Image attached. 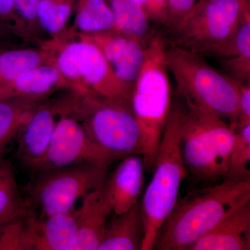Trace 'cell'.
I'll return each instance as SVG.
<instances>
[{
  "label": "cell",
  "mask_w": 250,
  "mask_h": 250,
  "mask_svg": "<svg viewBox=\"0 0 250 250\" xmlns=\"http://www.w3.org/2000/svg\"><path fill=\"white\" fill-rule=\"evenodd\" d=\"M74 31L83 34L114 31V16L106 0H76Z\"/></svg>",
  "instance_id": "obj_22"
},
{
  "label": "cell",
  "mask_w": 250,
  "mask_h": 250,
  "mask_svg": "<svg viewBox=\"0 0 250 250\" xmlns=\"http://www.w3.org/2000/svg\"><path fill=\"white\" fill-rule=\"evenodd\" d=\"M239 100H238V124H248L250 123V83H243L237 82Z\"/></svg>",
  "instance_id": "obj_31"
},
{
  "label": "cell",
  "mask_w": 250,
  "mask_h": 250,
  "mask_svg": "<svg viewBox=\"0 0 250 250\" xmlns=\"http://www.w3.org/2000/svg\"><path fill=\"white\" fill-rule=\"evenodd\" d=\"M108 167L77 165L34 172L24 187L26 203L42 217L66 213L77 200L103 187Z\"/></svg>",
  "instance_id": "obj_8"
},
{
  "label": "cell",
  "mask_w": 250,
  "mask_h": 250,
  "mask_svg": "<svg viewBox=\"0 0 250 250\" xmlns=\"http://www.w3.org/2000/svg\"><path fill=\"white\" fill-rule=\"evenodd\" d=\"M163 133L153 176L141 205L145 236L142 250L154 249L158 233L173 210L187 171L181 152L182 123L186 111L184 98L177 94Z\"/></svg>",
  "instance_id": "obj_2"
},
{
  "label": "cell",
  "mask_w": 250,
  "mask_h": 250,
  "mask_svg": "<svg viewBox=\"0 0 250 250\" xmlns=\"http://www.w3.org/2000/svg\"><path fill=\"white\" fill-rule=\"evenodd\" d=\"M27 210L12 164L4 156L0 157V224L24 214Z\"/></svg>",
  "instance_id": "obj_23"
},
{
  "label": "cell",
  "mask_w": 250,
  "mask_h": 250,
  "mask_svg": "<svg viewBox=\"0 0 250 250\" xmlns=\"http://www.w3.org/2000/svg\"><path fill=\"white\" fill-rule=\"evenodd\" d=\"M76 0H39L37 19L39 29L55 39L64 32Z\"/></svg>",
  "instance_id": "obj_24"
},
{
  "label": "cell",
  "mask_w": 250,
  "mask_h": 250,
  "mask_svg": "<svg viewBox=\"0 0 250 250\" xmlns=\"http://www.w3.org/2000/svg\"><path fill=\"white\" fill-rule=\"evenodd\" d=\"M250 123L238 124L235 129L234 140L227 177L238 179H250Z\"/></svg>",
  "instance_id": "obj_25"
},
{
  "label": "cell",
  "mask_w": 250,
  "mask_h": 250,
  "mask_svg": "<svg viewBox=\"0 0 250 250\" xmlns=\"http://www.w3.org/2000/svg\"><path fill=\"white\" fill-rule=\"evenodd\" d=\"M184 101L181 152L187 178L197 188L218 183L228 174L215 142V127L220 117L208 108Z\"/></svg>",
  "instance_id": "obj_9"
},
{
  "label": "cell",
  "mask_w": 250,
  "mask_h": 250,
  "mask_svg": "<svg viewBox=\"0 0 250 250\" xmlns=\"http://www.w3.org/2000/svg\"><path fill=\"white\" fill-rule=\"evenodd\" d=\"M61 89H67V83L52 61L21 74L0 88V100L20 97L47 99Z\"/></svg>",
  "instance_id": "obj_17"
},
{
  "label": "cell",
  "mask_w": 250,
  "mask_h": 250,
  "mask_svg": "<svg viewBox=\"0 0 250 250\" xmlns=\"http://www.w3.org/2000/svg\"><path fill=\"white\" fill-rule=\"evenodd\" d=\"M47 99L20 97L0 100V157L36 106Z\"/></svg>",
  "instance_id": "obj_20"
},
{
  "label": "cell",
  "mask_w": 250,
  "mask_h": 250,
  "mask_svg": "<svg viewBox=\"0 0 250 250\" xmlns=\"http://www.w3.org/2000/svg\"><path fill=\"white\" fill-rule=\"evenodd\" d=\"M123 157L99 147L90 139L81 122L66 111L59 116L45 154L28 170L32 174L70 166L108 167Z\"/></svg>",
  "instance_id": "obj_10"
},
{
  "label": "cell",
  "mask_w": 250,
  "mask_h": 250,
  "mask_svg": "<svg viewBox=\"0 0 250 250\" xmlns=\"http://www.w3.org/2000/svg\"><path fill=\"white\" fill-rule=\"evenodd\" d=\"M113 207L104 185L82 199L73 250H98L106 231Z\"/></svg>",
  "instance_id": "obj_16"
},
{
  "label": "cell",
  "mask_w": 250,
  "mask_h": 250,
  "mask_svg": "<svg viewBox=\"0 0 250 250\" xmlns=\"http://www.w3.org/2000/svg\"><path fill=\"white\" fill-rule=\"evenodd\" d=\"M27 211L0 224V250H27Z\"/></svg>",
  "instance_id": "obj_26"
},
{
  "label": "cell",
  "mask_w": 250,
  "mask_h": 250,
  "mask_svg": "<svg viewBox=\"0 0 250 250\" xmlns=\"http://www.w3.org/2000/svg\"><path fill=\"white\" fill-rule=\"evenodd\" d=\"M167 22L166 27L173 29L197 3V0H167Z\"/></svg>",
  "instance_id": "obj_30"
},
{
  "label": "cell",
  "mask_w": 250,
  "mask_h": 250,
  "mask_svg": "<svg viewBox=\"0 0 250 250\" xmlns=\"http://www.w3.org/2000/svg\"><path fill=\"white\" fill-rule=\"evenodd\" d=\"M69 113L99 147L122 156L141 154V135L131 100L73 93Z\"/></svg>",
  "instance_id": "obj_6"
},
{
  "label": "cell",
  "mask_w": 250,
  "mask_h": 250,
  "mask_svg": "<svg viewBox=\"0 0 250 250\" xmlns=\"http://www.w3.org/2000/svg\"><path fill=\"white\" fill-rule=\"evenodd\" d=\"M18 14L27 24L31 36H36L39 30L37 19L39 0H14Z\"/></svg>",
  "instance_id": "obj_29"
},
{
  "label": "cell",
  "mask_w": 250,
  "mask_h": 250,
  "mask_svg": "<svg viewBox=\"0 0 250 250\" xmlns=\"http://www.w3.org/2000/svg\"><path fill=\"white\" fill-rule=\"evenodd\" d=\"M250 250V195L188 250Z\"/></svg>",
  "instance_id": "obj_14"
},
{
  "label": "cell",
  "mask_w": 250,
  "mask_h": 250,
  "mask_svg": "<svg viewBox=\"0 0 250 250\" xmlns=\"http://www.w3.org/2000/svg\"><path fill=\"white\" fill-rule=\"evenodd\" d=\"M121 162L104 184L113 207V214L128 211L139 203L144 185V161L141 154H129Z\"/></svg>",
  "instance_id": "obj_15"
},
{
  "label": "cell",
  "mask_w": 250,
  "mask_h": 250,
  "mask_svg": "<svg viewBox=\"0 0 250 250\" xmlns=\"http://www.w3.org/2000/svg\"><path fill=\"white\" fill-rule=\"evenodd\" d=\"M250 195V179H224L179 198L158 233L154 249L188 250Z\"/></svg>",
  "instance_id": "obj_1"
},
{
  "label": "cell",
  "mask_w": 250,
  "mask_h": 250,
  "mask_svg": "<svg viewBox=\"0 0 250 250\" xmlns=\"http://www.w3.org/2000/svg\"><path fill=\"white\" fill-rule=\"evenodd\" d=\"M145 236L141 205L119 215L113 214L108 221L98 250H141Z\"/></svg>",
  "instance_id": "obj_18"
},
{
  "label": "cell",
  "mask_w": 250,
  "mask_h": 250,
  "mask_svg": "<svg viewBox=\"0 0 250 250\" xmlns=\"http://www.w3.org/2000/svg\"><path fill=\"white\" fill-rule=\"evenodd\" d=\"M149 22L166 26L167 22V0H137Z\"/></svg>",
  "instance_id": "obj_28"
},
{
  "label": "cell",
  "mask_w": 250,
  "mask_h": 250,
  "mask_svg": "<svg viewBox=\"0 0 250 250\" xmlns=\"http://www.w3.org/2000/svg\"><path fill=\"white\" fill-rule=\"evenodd\" d=\"M166 55L178 95L208 108L227 123H237L239 91L236 81L215 70L195 52L172 45L166 48Z\"/></svg>",
  "instance_id": "obj_5"
},
{
  "label": "cell",
  "mask_w": 250,
  "mask_h": 250,
  "mask_svg": "<svg viewBox=\"0 0 250 250\" xmlns=\"http://www.w3.org/2000/svg\"><path fill=\"white\" fill-rule=\"evenodd\" d=\"M108 3L114 16V31L146 47L154 35L137 0H110Z\"/></svg>",
  "instance_id": "obj_19"
},
{
  "label": "cell",
  "mask_w": 250,
  "mask_h": 250,
  "mask_svg": "<svg viewBox=\"0 0 250 250\" xmlns=\"http://www.w3.org/2000/svg\"><path fill=\"white\" fill-rule=\"evenodd\" d=\"M79 208L42 217L28 207L27 250H73Z\"/></svg>",
  "instance_id": "obj_13"
},
{
  "label": "cell",
  "mask_w": 250,
  "mask_h": 250,
  "mask_svg": "<svg viewBox=\"0 0 250 250\" xmlns=\"http://www.w3.org/2000/svg\"><path fill=\"white\" fill-rule=\"evenodd\" d=\"M70 94L42 102L18 131L16 156L29 170L45 154L55 131L60 115L68 108Z\"/></svg>",
  "instance_id": "obj_11"
},
{
  "label": "cell",
  "mask_w": 250,
  "mask_h": 250,
  "mask_svg": "<svg viewBox=\"0 0 250 250\" xmlns=\"http://www.w3.org/2000/svg\"><path fill=\"white\" fill-rule=\"evenodd\" d=\"M250 0H200L172 29V45L213 57L236 55V36Z\"/></svg>",
  "instance_id": "obj_4"
},
{
  "label": "cell",
  "mask_w": 250,
  "mask_h": 250,
  "mask_svg": "<svg viewBox=\"0 0 250 250\" xmlns=\"http://www.w3.org/2000/svg\"><path fill=\"white\" fill-rule=\"evenodd\" d=\"M106 1H107L108 2H109L110 0H106Z\"/></svg>",
  "instance_id": "obj_32"
},
{
  "label": "cell",
  "mask_w": 250,
  "mask_h": 250,
  "mask_svg": "<svg viewBox=\"0 0 250 250\" xmlns=\"http://www.w3.org/2000/svg\"><path fill=\"white\" fill-rule=\"evenodd\" d=\"M166 48L162 36H153L146 45L144 62L131 94V106L141 129V155L149 172L154 170L172 103Z\"/></svg>",
  "instance_id": "obj_3"
},
{
  "label": "cell",
  "mask_w": 250,
  "mask_h": 250,
  "mask_svg": "<svg viewBox=\"0 0 250 250\" xmlns=\"http://www.w3.org/2000/svg\"><path fill=\"white\" fill-rule=\"evenodd\" d=\"M0 24L22 39L29 40L32 38L27 24L18 14L14 0H0Z\"/></svg>",
  "instance_id": "obj_27"
},
{
  "label": "cell",
  "mask_w": 250,
  "mask_h": 250,
  "mask_svg": "<svg viewBox=\"0 0 250 250\" xmlns=\"http://www.w3.org/2000/svg\"><path fill=\"white\" fill-rule=\"evenodd\" d=\"M72 30L79 38L89 41L100 49L117 77L133 92L144 62L146 47L115 31L83 34Z\"/></svg>",
  "instance_id": "obj_12"
},
{
  "label": "cell",
  "mask_w": 250,
  "mask_h": 250,
  "mask_svg": "<svg viewBox=\"0 0 250 250\" xmlns=\"http://www.w3.org/2000/svg\"><path fill=\"white\" fill-rule=\"evenodd\" d=\"M54 61L51 49L22 48L0 50V88L21 74L36 66Z\"/></svg>",
  "instance_id": "obj_21"
},
{
  "label": "cell",
  "mask_w": 250,
  "mask_h": 250,
  "mask_svg": "<svg viewBox=\"0 0 250 250\" xmlns=\"http://www.w3.org/2000/svg\"><path fill=\"white\" fill-rule=\"evenodd\" d=\"M53 52L54 62L67 83L78 95L98 94L131 100V91L117 77L100 49L73 31L62 33L42 45Z\"/></svg>",
  "instance_id": "obj_7"
}]
</instances>
